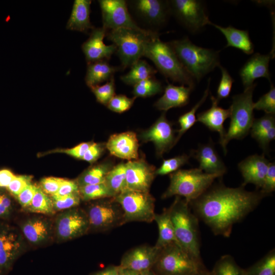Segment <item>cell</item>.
<instances>
[{
    "mask_svg": "<svg viewBox=\"0 0 275 275\" xmlns=\"http://www.w3.org/2000/svg\"><path fill=\"white\" fill-rule=\"evenodd\" d=\"M211 186L189 205L215 235L225 237L230 236L234 225L253 211L266 197L260 190L248 191L242 186L229 187L220 183Z\"/></svg>",
    "mask_w": 275,
    "mask_h": 275,
    "instance_id": "cell-1",
    "label": "cell"
},
{
    "mask_svg": "<svg viewBox=\"0 0 275 275\" xmlns=\"http://www.w3.org/2000/svg\"><path fill=\"white\" fill-rule=\"evenodd\" d=\"M171 218L178 244L195 258L201 260L199 218L185 199L176 196L170 207Z\"/></svg>",
    "mask_w": 275,
    "mask_h": 275,
    "instance_id": "cell-2",
    "label": "cell"
},
{
    "mask_svg": "<svg viewBox=\"0 0 275 275\" xmlns=\"http://www.w3.org/2000/svg\"><path fill=\"white\" fill-rule=\"evenodd\" d=\"M169 43L183 67L195 81H199L220 65L218 51L197 46L187 37Z\"/></svg>",
    "mask_w": 275,
    "mask_h": 275,
    "instance_id": "cell-3",
    "label": "cell"
},
{
    "mask_svg": "<svg viewBox=\"0 0 275 275\" xmlns=\"http://www.w3.org/2000/svg\"><path fill=\"white\" fill-rule=\"evenodd\" d=\"M143 56L150 59L166 77L194 88L195 79L183 67L169 43L161 41L159 35L151 37L147 41Z\"/></svg>",
    "mask_w": 275,
    "mask_h": 275,
    "instance_id": "cell-4",
    "label": "cell"
},
{
    "mask_svg": "<svg viewBox=\"0 0 275 275\" xmlns=\"http://www.w3.org/2000/svg\"><path fill=\"white\" fill-rule=\"evenodd\" d=\"M222 176L205 173L199 168L178 170L170 174L169 186L161 198L180 196L189 203L201 196L216 178Z\"/></svg>",
    "mask_w": 275,
    "mask_h": 275,
    "instance_id": "cell-5",
    "label": "cell"
},
{
    "mask_svg": "<svg viewBox=\"0 0 275 275\" xmlns=\"http://www.w3.org/2000/svg\"><path fill=\"white\" fill-rule=\"evenodd\" d=\"M256 86H252L244 90L241 94L232 97L230 107L231 119L230 126L226 133L224 140L221 145L225 154L227 150L226 146L233 139L241 140L245 138L251 130L254 120V103L253 95Z\"/></svg>",
    "mask_w": 275,
    "mask_h": 275,
    "instance_id": "cell-6",
    "label": "cell"
},
{
    "mask_svg": "<svg viewBox=\"0 0 275 275\" xmlns=\"http://www.w3.org/2000/svg\"><path fill=\"white\" fill-rule=\"evenodd\" d=\"M153 266L157 275H195L204 267L202 260L195 258L176 243L160 249Z\"/></svg>",
    "mask_w": 275,
    "mask_h": 275,
    "instance_id": "cell-7",
    "label": "cell"
},
{
    "mask_svg": "<svg viewBox=\"0 0 275 275\" xmlns=\"http://www.w3.org/2000/svg\"><path fill=\"white\" fill-rule=\"evenodd\" d=\"M150 35L136 31L119 28L108 31L106 36L116 46L118 56L121 63V68L130 67L144 55V47L151 37Z\"/></svg>",
    "mask_w": 275,
    "mask_h": 275,
    "instance_id": "cell-8",
    "label": "cell"
},
{
    "mask_svg": "<svg viewBox=\"0 0 275 275\" xmlns=\"http://www.w3.org/2000/svg\"><path fill=\"white\" fill-rule=\"evenodd\" d=\"M114 199L122 209L124 224L131 222L151 223L154 221L155 199L149 192L127 189Z\"/></svg>",
    "mask_w": 275,
    "mask_h": 275,
    "instance_id": "cell-9",
    "label": "cell"
},
{
    "mask_svg": "<svg viewBox=\"0 0 275 275\" xmlns=\"http://www.w3.org/2000/svg\"><path fill=\"white\" fill-rule=\"evenodd\" d=\"M171 13L188 31L199 32L211 21L203 1L199 0L169 1Z\"/></svg>",
    "mask_w": 275,
    "mask_h": 275,
    "instance_id": "cell-10",
    "label": "cell"
},
{
    "mask_svg": "<svg viewBox=\"0 0 275 275\" xmlns=\"http://www.w3.org/2000/svg\"><path fill=\"white\" fill-rule=\"evenodd\" d=\"M101 11L102 27L107 31L125 28L153 35L158 32L140 27L130 14L128 4L125 0H99Z\"/></svg>",
    "mask_w": 275,
    "mask_h": 275,
    "instance_id": "cell-11",
    "label": "cell"
},
{
    "mask_svg": "<svg viewBox=\"0 0 275 275\" xmlns=\"http://www.w3.org/2000/svg\"><path fill=\"white\" fill-rule=\"evenodd\" d=\"M86 214L90 228L96 230L106 231L124 224L122 209L114 198L92 204Z\"/></svg>",
    "mask_w": 275,
    "mask_h": 275,
    "instance_id": "cell-12",
    "label": "cell"
},
{
    "mask_svg": "<svg viewBox=\"0 0 275 275\" xmlns=\"http://www.w3.org/2000/svg\"><path fill=\"white\" fill-rule=\"evenodd\" d=\"M135 15L153 31L163 26L171 15L169 1L134 0L127 2Z\"/></svg>",
    "mask_w": 275,
    "mask_h": 275,
    "instance_id": "cell-13",
    "label": "cell"
},
{
    "mask_svg": "<svg viewBox=\"0 0 275 275\" xmlns=\"http://www.w3.org/2000/svg\"><path fill=\"white\" fill-rule=\"evenodd\" d=\"M23 247L20 233L7 223L0 222V275H5L10 270Z\"/></svg>",
    "mask_w": 275,
    "mask_h": 275,
    "instance_id": "cell-14",
    "label": "cell"
},
{
    "mask_svg": "<svg viewBox=\"0 0 275 275\" xmlns=\"http://www.w3.org/2000/svg\"><path fill=\"white\" fill-rule=\"evenodd\" d=\"M163 112L154 124L142 131L139 138L143 142H152L157 157H161L176 145V137L172 124L166 118Z\"/></svg>",
    "mask_w": 275,
    "mask_h": 275,
    "instance_id": "cell-15",
    "label": "cell"
},
{
    "mask_svg": "<svg viewBox=\"0 0 275 275\" xmlns=\"http://www.w3.org/2000/svg\"><path fill=\"white\" fill-rule=\"evenodd\" d=\"M90 229L86 212L70 209L60 214L56 222V232L59 239L69 240L81 236Z\"/></svg>",
    "mask_w": 275,
    "mask_h": 275,
    "instance_id": "cell-16",
    "label": "cell"
},
{
    "mask_svg": "<svg viewBox=\"0 0 275 275\" xmlns=\"http://www.w3.org/2000/svg\"><path fill=\"white\" fill-rule=\"evenodd\" d=\"M125 166L127 189L149 192L156 175L155 167L142 158L128 161Z\"/></svg>",
    "mask_w": 275,
    "mask_h": 275,
    "instance_id": "cell-17",
    "label": "cell"
},
{
    "mask_svg": "<svg viewBox=\"0 0 275 275\" xmlns=\"http://www.w3.org/2000/svg\"><path fill=\"white\" fill-rule=\"evenodd\" d=\"M106 32L103 27L94 28L89 38L82 43L81 48L87 64L101 60L108 61L116 51L115 44L106 45L104 43Z\"/></svg>",
    "mask_w": 275,
    "mask_h": 275,
    "instance_id": "cell-18",
    "label": "cell"
},
{
    "mask_svg": "<svg viewBox=\"0 0 275 275\" xmlns=\"http://www.w3.org/2000/svg\"><path fill=\"white\" fill-rule=\"evenodd\" d=\"M110 154L128 161L139 158V140L136 133L126 131L111 135L105 144Z\"/></svg>",
    "mask_w": 275,
    "mask_h": 275,
    "instance_id": "cell-19",
    "label": "cell"
},
{
    "mask_svg": "<svg viewBox=\"0 0 275 275\" xmlns=\"http://www.w3.org/2000/svg\"><path fill=\"white\" fill-rule=\"evenodd\" d=\"M269 163L263 154L251 155L240 161L238 167L243 179L241 186L252 183L257 189L261 188Z\"/></svg>",
    "mask_w": 275,
    "mask_h": 275,
    "instance_id": "cell-20",
    "label": "cell"
},
{
    "mask_svg": "<svg viewBox=\"0 0 275 275\" xmlns=\"http://www.w3.org/2000/svg\"><path fill=\"white\" fill-rule=\"evenodd\" d=\"M159 251L154 246L143 245L134 248L123 256L119 266L138 272L148 270L153 266Z\"/></svg>",
    "mask_w": 275,
    "mask_h": 275,
    "instance_id": "cell-21",
    "label": "cell"
},
{
    "mask_svg": "<svg viewBox=\"0 0 275 275\" xmlns=\"http://www.w3.org/2000/svg\"><path fill=\"white\" fill-rule=\"evenodd\" d=\"M273 55L255 53L245 63L239 71V75L244 90L254 84L258 78L264 77L270 82L269 63Z\"/></svg>",
    "mask_w": 275,
    "mask_h": 275,
    "instance_id": "cell-22",
    "label": "cell"
},
{
    "mask_svg": "<svg viewBox=\"0 0 275 275\" xmlns=\"http://www.w3.org/2000/svg\"><path fill=\"white\" fill-rule=\"evenodd\" d=\"M210 99L212 102L211 107L198 114L197 121L203 123L211 130L218 132L219 134V142L221 145L226 133L224 123L230 117V109L229 108L224 109L218 106V102L213 96H211Z\"/></svg>",
    "mask_w": 275,
    "mask_h": 275,
    "instance_id": "cell-23",
    "label": "cell"
},
{
    "mask_svg": "<svg viewBox=\"0 0 275 275\" xmlns=\"http://www.w3.org/2000/svg\"><path fill=\"white\" fill-rule=\"evenodd\" d=\"M191 154L199 162V168L205 173L223 176L227 171L224 162L211 143L199 146L197 150L192 151Z\"/></svg>",
    "mask_w": 275,
    "mask_h": 275,
    "instance_id": "cell-24",
    "label": "cell"
},
{
    "mask_svg": "<svg viewBox=\"0 0 275 275\" xmlns=\"http://www.w3.org/2000/svg\"><path fill=\"white\" fill-rule=\"evenodd\" d=\"M193 88L181 85L175 86L169 84L165 88L163 95L154 103L158 110L166 112L168 110L186 105Z\"/></svg>",
    "mask_w": 275,
    "mask_h": 275,
    "instance_id": "cell-25",
    "label": "cell"
},
{
    "mask_svg": "<svg viewBox=\"0 0 275 275\" xmlns=\"http://www.w3.org/2000/svg\"><path fill=\"white\" fill-rule=\"evenodd\" d=\"M91 3V0L74 1L66 25L68 30L87 33L89 30L94 28L90 19Z\"/></svg>",
    "mask_w": 275,
    "mask_h": 275,
    "instance_id": "cell-26",
    "label": "cell"
},
{
    "mask_svg": "<svg viewBox=\"0 0 275 275\" xmlns=\"http://www.w3.org/2000/svg\"><path fill=\"white\" fill-rule=\"evenodd\" d=\"M210 25L218 29L225 37L227 42L225 47L237 48L246 54L254 52V45L248 31L237 29L232 26L223 27L211 22Z\"/></svg>",
    "mask_w": 275,
    "mask_h": 275,
    "instance_id": "cell-27",
    "label": "cell"
},
{
    "mask_svg": "<svg viewBox=\"0 0 275 275\" xmlns=\"http://www.w3.org/2000/svg\"><path fill=\"white\" fill-rule=\"evenodd\" d=\"M21 229L28 241L34 245L46 241L51 233L50 223L45 219L39 217L25 221L21 225Z\"/></svg>",
    "mask_w": 275,
    "mask_h": 275,
    "instance_id": "cell-28",
    "label": "cell"
},
{
    "mask_svg": "<svg viewBox=\"0 0 275 275\" xmlns=\"http://www.w3.org/2000/svg\"><path fill=\"white\" fill-rule=\"evenodd\" d=\"M85 77L87 85L90 88L110 80L121 67L111 65L107 60H101L87 64Z\"/></svg>",
    "mask_w": 275,
    "mask_h": 275,
    "instance_id": "cell-29",
    "label": "cell"
},
{
    "mask_svg": "<svg viewBox=\"0 0 275 275\" xmlns=\"http://www.w3.org/2000/svg\"><path fill=\"white\" fill-rule=\"evenodd\" d=\"M154 221L157 225L159 232L158 237L154 245L156 248L160 250L173 243L178 244L171 218L170 207L164 209L160 214L155 213Z\"/></svg>",
    "mask_w": 275,
    "mask_h": 275,
    "instance_id": "cell-30",
    "label": "cell"
},
{
    "mask_svg": "<svg viewBox=\"0 0 275 275\" xmlns=\"http://www.w3.org/2000/svg\"><path fill=\"white\" fill-rule=\"evenodd\" d=\"M157 70L146 61L139 60L130 67L129 71L121 76V80L125 84L134 86L146 79L153 77Z\"/></svg>",
    "mask_w": 275,
    "mask_h": 275,
    "instance_id": "cell-31",
    "label": "cell"
},
{
    "mask_svg": "<svg viewBox=\"0 0 275 275\" xmlns=\"http://www.w3.org/2000/svg\"><path fill=\"white\" fill-rule=\"evenodd\" d=\"M113 167L112 162L108 160L88 169L78 179V186L104 183L107 174Z\"/></svg>",
    "mask_w": 275,
    "mask_h": 275,
    "instance_id": "cell-32",
    "label": "cell"
},
{
    "mask_svg": "<svg viewBox=\"0 0 275 275\" xmlns=\"http://www.w3.org/2000/svg\"><path fill=\"white\" fill-rule=\"evenodd\" d=\"M104 183L115 197L127 189L125 163L121 162L114 166L107 174Z\"/></svg>",
    "mask_w": 275,
    "mask_h": 275,
    "instance_id": "cell-33",
    "label": "cell"
},
{
    "mask_svg": "<svg viewBox=\"0 0 275 275\" xmlns=\"http://www.w3.org/2000/svg\"><path fill=\"white\" fill-rule=\"evenodd\" d=\"M210 78L208 81V86L205 91L201 99L192 107V108L186 113L180 116L178 119V123L180 125V129L178 130V135L176 137V144L178 142L182 135L190 129L196 122L197 119L196 113L198 108L205 101L208 96L209 92V85Z\"/></svg>",
    "mask_w": 275,
    "mask_h": 275,
    "instance_id": "cell-34",
    "label": "cell"
},
{
    "mask_svg": "<svg viewBox=\"0 0 275 275\" xmlns=\"http://www.w3.org/2000/svg\"><path fill=\"white\" fill-rule=\"evenodd\" d=\"M244 275H275L274 249L248 268L244 269Z\"/></svg>",
    "mask_w": 275,
    "mask_h": 275,
    "instance_id": "cell-35",
    "label": "cell"
},
{
    "mask_svg": "<svg viewBox=\"0 0 275 275\" xmlns=\"http://www.w3.org/2000/svg\"><path fill=\"white\" fill-rule=\"evenodd\" d=\"M79 193L81 199L84 201L112 198L115 197V194L104 182L79 186Z\"/></svg>",
    "mask_w": 275,
    "mask_h": 275,
    "instance_id": "cell-36",
    "label": "cell"
},
{
    "mask_svg": "<svg viewBox=\"0 0 275 275\" xmlns=\"http://www.w3.org/2000/svg\"><path fill=\"white\" fill-rule=\"evenodd\" d=\"M26 209L31 212L45 214H52L55 212L51 198L38 186L31 204Z\"/></svg>",
    "mask_w": 275,
    "mask_h": 275,
    "instance_id": "cell-37",
    "label": "cell"
},
{
    "mask_svg": "<svg viewBox=\"0 0 275 275\" xmlns=\"http://www.w3.org/2000/svg\"><path fill=\"white\" fill-rule=\"evenodd\" d=\"M211 272L212 275H244V269L231 256L225 255L217 261Z\"/></svg>",
    "mask_w": 275,
    "mask_h": 275,
    "instance_id": "cell-38",
    "label": "cell"
},
{
    "mask_svg": "<svg viewBox=\"0 0 275 275\" xmlns=\"http://www.w3.org/2000/svg\"><path fill=\"white\" fill-rule=\"evenodd\" d=\"M133 87L132 93L135 98L152 96L162 90L161 83L154 77L143 80Z\"/></svg>",
    "mask_w": 275,
    "mask_h": 275,
    "instance_id": "cell-39",
    "label": "cell"
},
{
    "mask_svg": "<svg viewBox=\"0 0 275 275\" xmlns=\"http://www.w3.org/2000/svg\"><path fill=\"white\" fill-rule=\"evenodd\" d=\"M189 156L185 154L178 155L163 160L160 167L155 170L156 175L170 174L178 170L179 169L187 163Z\"/></svg>",
    "mask_w": 275,
    "mask_h": 275,
    "instance_id": "cell-40",
    "label": "cell"
},
{
    "mask_svg": "<svg viewBox=\"0 0 275 275\" xmlns=\"http://www.w3.org/2000/svg\"><path fill=\"white\" fill-rule=\"evenodd\" d=\"M98 102L107 105L109 101L115 95V85L114 77L105 84L97 85L91 88Z\"/></svg>",
    "mask_w": 275,
    "mask_h": 275,
    "instance_id": "cell-41",
    "label": "cell"
},
{
    "mask_svg": "<svg viewBox=\"0 0 275 275\" xmlns=\"http://www.w3.org/2000/svg\"><path fill=\"white\" fill-rule=\"evenodd\" d=\"M54 211L70 209L78 206L81 198L79 191L64 196H51Z\"/></svg>",
    "mask_w": 275,
    "mask_h": 275,
    "instance_id": "cell-42",
    "label": "cell"
},
{
    "mask_svg": "<svg viewBox=\"0 0 275 275\" xmlns=\"http://www.w3.org/2000/svg\"><path fill=\"white\" fill-rule=\"evenodd\" d=\"M254 109L263 111L266 114H275V88L271 84L270 90L254 103Z\"/></svg>",
    "mask_w": 275,
    "mask_h": 275,
    "instance_id": "cell-43",
    "label": "cell"
},
{
    "mask_svg": "<svg viewBox=\"0 0 275 275\" xmlns=\"http://www.w3.org/2000/svg\"><path fill=\"white\" fill-rule=\"evenodd\" d=\"M273 126H275L274 116L266 114L260 118L254 120L250 130L251 135L256 139L261 134Z\"/></svg>",
    "mask_w": 275,
    "mask_h": 275,
    "instance_id": "cell-44",
    "label": "cell"
},
{
    "mask_svg": "<svg viewBox=\"0 0 275 275\" xmlns=\"http://www.w3.org/2000/svg\"><path fill=\"white\" fill-rule=\"evenodd\" d=\"M222 73V77L217 89V97L218 102L222 99L228 97L231 91L234 80L230 75L227 70L222 66H218Z\"/></svg>",
    "mask_w": 275,
    "mask_h": 275,
    "instance_id": "cell-45",
    "label": "cell"
},
{
    "mask_svg": "<svg viewBox=\"0 0 275 275\" xmlns=\"http://www.w3.org/2000/svg\"><path fill=\"white\" fill-rule=\"evenodd\" d=\"M135 97L129 98L124 95H115L107 104V107L111 111L118 113H122L130 108Z\"/></svg>",
    "mask_w": 275,
    "mask_h": 275,
    "instance_id": "cell-46",
    "label": "cell"
},
{
    "mask_svg": "<svg viewBox=\"0 0 275 275\" xmlns=\"http://www.w3.org/2000/svg\"><path fill=\"white\" fill-rule=\"evenodd\" d=\"M274 190L275 164L274 162H271L269 163L263 184L260 191L266 196L274 191Z\"/></svg>",
    "mask_w": 275,
    "mask_h": 275,
    "instance_id": "cell-47",
    "label": "cell"
},
{
    "mask_svg": "<svg viewBox=\"0 0 275 275\" xmlns=\"http://www.w3.org/2000/svg\"><path fill=\"white\" fill-rule=\"evenodd\" d=\"M31 177L29 176H15L7 189L10 194L16 197L28 185L31 183Z\"/></svg>",
    "mask_w": 275,
    "mask_h": 275,
    "instance_id": "cell-48",
    "label": "cell"
},
{
    "mask_svg": "<svg viewBox=\"0 0 275 275\" xmlns=\"http://www.w3.org/2000/svg\"><path fill=\"white\" fill-rule=\"evenodd\" d=\"M62 178L57 177H47L40 181V188L46 194L53 196L58 192Z\"/></svg>",
    "mask_w": 275,
    "mask_h": 275,
    "instance_id": "cell-49",
    "label": "cell"
},
{
    "mask_svg": "<svg viewBox=\"0 0 275 275\" xmlns=\"http://www.w3.org/2000/svg\"><path fill=\"white\" fill-rule=\"evenodd\" d=\"M36 188V186L30 183L15 197L22 207L26 209L30 206Z\"/></svg>",
    "mask_w": 275,
    "mask_h": 275,
    "instance_id": "cell-50",
    "label": "cell"
},
{
    "mask_svg": "<svg viewBox=\"0 0 275 275\" xmlns=\"http://www.w3.org/2000/svg\"><path fill=\"white\" fill-rule=\"evenodd\" d=\"M12 200L7 194L0 190V219L9 218L13 211Z\"/></svg>",
    "mask_w": 275,
    "mask_h": 275,
    "instance_id": "cell-51",
    "label": "cell"
},
{
    "mask_svg": "<svg viewBox=\"0 0 275 275\" xmlns=\"http://www.w3.org/2000/svg\"><path fill=\"white\" fill-rule=\"evenodd\" d=\"M106 148L105 144L92 142L82 157L83 160L90 163L96 161L103 153Z\"/></svg>",
    "mask_w": 275,
    "mask_h": 275,
    "instance_id": "cell-52",
    "label": "cell"
},
{
    "mask_svg": "<svg viewBox=\"0 0 275 275\" xmlns=\"http://www.w3.org/2000/svg\"><path fill=\"white\" fill-rule=\"evenodd\" d=\"M78 191L79 186L77 181L62 178L59 189L54 195L64 196Z\"/></svg>",
    "mask_w": 275,
    "mask_h": 275,
    "instance_id": "cell-53",
    "label": "cell"
},
{
    "mask_svg": "<svg viewBox=\"0 0 275 275\" xmlns=\"http://www.w3.org/2000/svg\"><path fill=\"white\" fill-rule=\"evenodd\" d=\"M91 143L92 142L82 143L73 148L59 150L56 151L65 153L76 158L82 159L84 154Z\"/></svg>",
    "mask_w": 275,
    "mask_h": 275,
    "instance_id": "cell-54",
    "label": "cell"
},
{
    "mask_svg": "<svg viewBox=\"0 0 275 275\" xmlns=\"http://www.w3.org/2000/svg\"><path fill=\"white\" fill-rule=\"evenodd\" d=\"M275 138V126H273L261 134L256 140L260 147L266 151L270 142Z\"/></svg>",
    "mask_w": 275,
    "mask_h": 275,
    "instance_id": "cell-55",
    "label": "cell"
},
{
    "mask_svg": "<svg viewBox=\"0 0 275 275\" xmlns=\"http://www.w3.org/2000/svg\"><path fill=\"white\" fill-rule=\"evenodd\" d=\"M15 176L9 170L3 169L0 170V188H7Z\"/></svg>",
    "mask_w": 275,
    "mask_h": 275,
    "instance_id": "cell-56",
    "label": "cell"
},
{
    "mask_svg": "<svg viewBox=\"0 0 275 275\" xmlns=\"http://www.w3.org/2000/svg\"><path fill=\"white\" fill-rule=\"evenodd\" d=\"M120 266H110L94 275H119Z\"/></svg>",
    "mask_w": 275,
    "mask_h": 275,
    "instance_id": "cell-57",
    "label": "cell"
},
{
    "mask_svg": "<svg viewBox=\"0 0 275 275\" xmlns=\"http://www.w3.org/2000/svg\"><path fill=\"white\" fill-rule=\"evenodd\" d=\"M141 272L120 266L119 275H140Z\"/></svg>",
    "mask_w": 275,
    "mask_h": 275,
    "instance_id": "cell-58",
    "label": "cell"
},
{
    "mask_svg": "<svg viewBox=\"0 0 275 275\" xmlns=\"http://www.w3.org/2000/svg\"><path fill=\"white\" fill-rule=\"evenodd\" d=\"M195 275H212L211 271H208L205 267L201 269Z\"/></svg>",
    "mask_w": 275,
    "mask_h": 275,
    "instance_id": "cell-59",
    "label": "cell"
},
{
    "mask_svg": "<svg viewBox=\"0 0 275 275\" xmlns=\"http://www.w3.org/2000/svg\"><path fill=\"white\" fill-rule=\"evenodd\" d=\"M140 275H154V274L151 272H150V270H148L142 272Z\"/></svg>",
    "mask_w": 275,
    "mask_h": 275,
    "instance_id": "cell-60",
    "label": "cell"
}]
</instances>
